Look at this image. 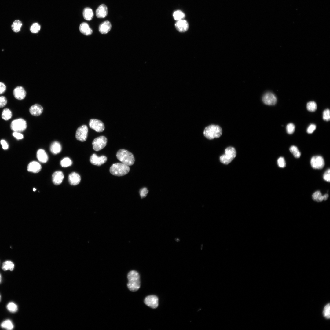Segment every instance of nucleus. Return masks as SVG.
<instances>
[{
    "label": "nucleus",
    "instance_id": "obj_40",
    "mask_svg": "<svg viewBox=\"0 0 330 330\" xmlns=\"http://www.w3.org/2000/svg\"><path fill=\"white\" fill-rule=\"evenodd\" d=\"M323 118L324 120L328 121L330 120V111L328 109L325 110L323 112Z\"/></svg>",
    "mask_w": 330,
    "mask_h": 330
},
{
    "label": "nucleus",
    "instance_id": "obj_51",
    "mask_svg": "<svg viewBox=\"0 0 330 330\" xmlns=\"http://www.w3.org/2000/svg\"><path fill=\"white\" fill-rule=\"evenodd\" d=\"M1 295H0V300H1Z\"/></svg>",
    "mask_w": 330,
    "mask_h": 330
},
{
    "label": "nucleus",
    "instance_id": "obj_1",
    "mask_svg": "<svg viewBox=\"0 0 330 330\" xmlns=\"http://www.w3.org/2000/svg\"><path fill=\"white\" fill-rule=\"evenodd\" d=\"M128 282L127 284L128 289L131 291L135 292L138 290L140 287V276L138 273L135 270H132L128 274Z\"/></svg>",
    "mask_w": 330,
    "mask_h": 330
},
{
    "label": "nucleus",
    "instance_id": "obj_9",
    "mask_svg": "<svg viewBox=\"0 0 330 330\" xmlns=\"http://www.w3.org/2000/svg\"><path fill=\"white\" fill-rule=\"evenodd\" d=\"M310 164L314 169H321L324 166L325 163L323 158L320 156H313L310 160Z\"/></svg>",
    "mask_w": 330,
    "mask_h": 330
},
{
    "label": "nucleus",
    "instance_id": "obj_46",
    "mask_svg": "<svg viewBox=\"0 0 330 330\" xmlns=\"http://www.w3.org/2000/svg\"><path fill=\"white\" fill-rule=\"evenodd\" d=\"M6 90V86L5 84L2 82H0V94L4 93Z\"/></svg>",
    "mask_w": 330,
    "mask_h": 330
},
{
    "label": "nucleus",
    "instance_id": "obj_42",
    "mask_svg": "<svg viewBox=\"0 0 330 330\" xmlns=\"http://www.w3.org/2000/svg\"><path fill=\"white\" fill-rule=\"evenodd\" d=\"M148 192L147 189L144 187L141 189L139 191L140 196L141 198L145 197Z\"/></svg>",
    "mask_w": 330,
    "mask_h": 330
},
{
    "label": "nucleus",
    "instance_id": "obj_14",
    "mask_svg": "<svg viewBox=\"0 0 330 330\" xmlns=\"http://www.w3.org/2000/svg\"><path fill=\"white\" fill-rule=\"evenodd\" d=\"M13 94L15 98L18 100H22L25 98L26 92L22 86H18L14 89Z\"/></svg>",
    "mask_w": 330,
    "mask_h": 330
},
{
    "label": "nucleus",
    "instance_id": "obj_36",
    "mask_svg": "<svg viewBox=\"0 0 330 330\" xmlns=\"http://www.w3.org/2000/svg\"><path fill=\"white\" fill-rule=\"evenodd\" d=\"M40 26L37 23H33L30 27L31 31L33 33H38L40 30Z\"/></svg>",
    "mask_w": 330,
    "mask_h": 330
},
{
    "label": "nucleus",
    "instance_id": "obj_17",
    "mask_svg": "<svg viewBox=\"0 0 330 330\" xmlns=\"http://www.w3.org/2000/svg\"><path fill=\"white\" fill-rule=\"evenodd\" d=\"M96 14L97 18H101L105 17L108 14L107 6L104 4L100 5L97 9Z\"/></svg>",
    "mask_w": 330,
    "mask_h": 330
},
{
    "label": "nucleus",
    "instance_id": "obj_19",
    "mask_svg": "<svg viewBox=\"0 0 330 330\" xmlns=\"http://www.w3.org/2000/svg\"><path fill=\"white\" fill-rule=\"evenodd\" d=\"M42 167L38 162L33 161L30 162L28 165L27 169L28 171L34 173L39 172L41 170Z\"/></svg>",
    "mask_w": 330,
    "mask_h": 330
},
{
    "label": "nucleus",
    "instance_id": "obj_44",
    "mask_svg": "<svg viewBox=\"0 0 330 330\" xmlns=\"http://www.w3.org/2000/svg\"><path fill=\"white\" fill-rule=\"evenodd\" d=\"M316 128V126L314 124H311L309 126L307 130V132L309 134L312 133Z\"/></svg>",
    "mask_w": 330,
    "mask_h": 330
},
{
    "label": "nucleus",
    "instance_id": "obj_7",
    "mask_svg": "<svg viewBox=\"0 0 330 330\" xmlns=\"http://www.w3.org/2000/svg\"><path fill=\"white\" fill-rule=\"evenodd\" d=\"M107 142V139L105 136H101L96 138L92 142L93 149L97 151L101 150L106 146Z\"/></svg>",
    "mask_w": 330,
    "mask_h": 330
},
{
    "label": "nucleus",
    "instance_id": "obj_11",
    "mask_svg": "<svg viewBox=\"0 0 330 330\" xmlns=\"http://www.w3.org/2000/svg\"><path fill=\"white\" fill-rule=\"evenodd\" d=\"M263 102L268 105H273L276 104L277 99L275 95L271 92L265 93L262 97Z\"/></svg>",
    "mask_w": 330,
    "mask_h": 330
},
{
    "label": "nucleus",
    "instance_id": "obj_28",
    "mask_svg": "<svg viewBox=\"0 0 330 330\" xmlns=\"http://www.w3.org/2000/svg\"><path fill=\"white\" fill-rule=\"evenodd\" d=\"M22 25V24L21 21L18 20H16L12 24V29L15 32H19L20 30Z\"/></svg>",
    "mask_w": 330,
    "mask_h": 330
},
{
    "label": "nucleus",
    "instance_id": "obj_35",
    "mask_svg": "<svg viewBox=\"0 0 330 330\" xmlns=\"http://www.w3.org/2000/svg\"><path fill=\"white\" fill-rule=\"evenodd\" d=\"M306 107L307 109L309 111L314 112L317 109V105L315 102L311 101L307 103Z\"/></svg>",
    "mask_w": 330,
    "mask_h": 330
},
{
    "label": "nucleus",
    "instance_id": "obj_16",
    "mask_svg": "<svg viewBox=\"0 0 330 330\" xmlns=\"http://www.w3.org/2000/svg\"><path fill=\"white\" fill-rule=\"evenodd\" d=\"M64 178V175L62 172L60 171H57L52 175V182L54 185H58L62 183Z\"/></svg>",
    "mask_w": 330,
    "mask_h": 330
},
{
    "label": "nucleus",
    "instance_id": "obj_38",
    "mask_svg": "<svg viewBox=\"0 0 330 330\" xmlns=\"http://www.w3.org/2000/svg\"><path fill=\"white\" fill-rule=\"evenodd\" d=\"M286 131L287 133L289 134H292L294 132L295 130V126L292 123H289L288 124L286 127Z\"/></svg>",
    "mask_w": 330,
    "mask_h": 330
},
{
    "label": "nucleus",
    "instance_id": "obj_41",
    "mask_svg": "<svg viewBox=\"0 0 330 330\" xmlns=\"http://www.w3.org/2000/svg\"><path fill=\"white\" fill-rule=\"evenodd\" d=\"M7 103V100L6 97L4 96L0 97V108L5 106Z\"/></svg>",
    "mask_w": 330,
    "mask_h": 330
},
{
    "label": "nucleus",
    "instance_id": "obj_8",
    "mask_svg": "<svg viewBox=\"0 0 330 330\" xmlns=\"http://www.w3.org/2000/svg\"><path fill=\"white\" fill-rule=\"evenodd\" d=\"M88 128L86 125H82L78 128L76 131V139L82 142L86 141L88 136Z\"/></svg>",
    "mask_w": 330,
    "mask_h": 330
},
{
    "label": "nucleus",
    "instance_id": "obj_4",
    "mask_svg": "<svg viewBox=\"0 0 330 330\" xmlns=\"http://www.w3.org/2000/svg\"><path fill=\"white\" fill-rule=\"evenodd\" d=\"M130 170L129 166L123 163H116L111 166L109 170L113 175L121 176L127 174Z\"/></svg>",
    "mask_w": 330,
    "mask_h": 330
},
{
    "label": "nucleus",
    "instance_id": "obj_26",
    "mask_svg": "<svg viewBox=\"0 0 330 330\" xmlns=\"http://www.w3.org/2000/svg\"><path fill=\"white\" fill-rule=\"evenodd\" d=\"M14 268V263L11 261H6L4 262L2 264V270L4 271L6 270L13 271Z\"/></svg>",
    "mask_w": 330,
    "mask_h": 330
},
{
    "label": "nucleus",
    "instance_id": "obj_5",
    "mask_svg": "<svg viewBox=\"0 0 330 330\" xmlns=\"http://www.w3.org/2000/svg\"><path fill=\"white\" fill-rule=\"evenodd\" d=\"M236 154L235 148L233 147H229L226 149L224 154L220 156V161L223 164H228L235 157Z\"/></svg>",
    "mask_w": 330,
    "mask_h": 330
},
{
    "label": "nucleus",
    "instance_id": "obj_2",
    "mask_svg": "<svg viewBox=\"0 0 330 330\" xmlns=\"http://www.w3.org/2000/svg\"><path fill=\"white\" fill-rule=\"evenodd\" d=\"M116 156L117 159L122 163L128 166L133 165L135 161L133 155L128 151L121 149L117 152Z\"/></svg>",
    "mask_w": 330,
    "mask_h": 330
},
{
    "label": "nucleus",
    "instance_id": "obj_47",
    "mask_svg": "<svg viewBox=\"0 0 330 330\" xmlns=\"http://www.w3.org/2000/svg\"><path fill=\"white\" fill-rule=\"evenodd\" d=\"M0 143L2 145V148L4 149H7L8 148V145L5 140L2 139L0 141Z\"/></svg>",
    "mask_w": 330,
    "mask_h": 330
},
{
    "label": "nucleus",
    "instance_id": "obj_6",
    "mask_svg": "<svg viewBox=\"0 0 330 330\" xmlns=\"http://www.w3.org/2000/svg\"><path fill=\"white\" fill-rule=\"evenodd\" d=\"M27 127L26 122L22 118H18L13 120L10 124L11 130L15 132H21L24 131Z\"/></svg>",
    "mask_w": 330,
    "mask_h": 330
},
{
    "label": "nucleus",
    "instance_id": "obj_25",
    "mask_svg": "<svg viewBox=\"0 0 330 330\" xmlns=\"http://www.w3.org/2000/svg\"><path fill=\"white\" fill-rule=\"evenodd\" d=\"M83 16L84 19L87 20H91L94 16V13L92 9L89 8H85L83 12Z\"/></svg>",
    "mask_w": 330,
    "mask_h": 330
},
{
    "label": "nucleus",
    "instance_id": "obj_21",
    "mask_svg": "<svg viewBox=\"0 0 330 330\" xmlns=\"http://www.w3.org/2000/svg\"><path fill=\"white\" fill-rule=\"evenodd\" d=\"M111 27L112 25L110 22L107 20L102 22L100 25L99 30L101 33L106 34L110 30Z\"/></svg>",
    "mask_w": 330,
    "mask_h": 330
},
{
    "label": "nucleus",
    "instance_id": "obj_23",
    "mask_svg": "<svg viewBox=\"0 0 330 330\" xmlns=\"http://www.w3.org/2000/svg\"><path fill=\"white\" fill-rule=\"evenodd\" d=\"M37 157L39 161L42 163H46L48 159L47 154L45 150L42 149H39L38 150Z\"/></svg>",
    "mask_w": 330,
    "mask_h": 330
},
{
    "label": "nucleus",
    "instance_id": "obj_24",
    "mask_svg": "<svg viewBox=\"0 0 330 330\" xmlns=\"http://www.w3.org/2000/svg\"><path fill=\"white\" fill-rule=\"evenodd\" d=\"M61 150V144L57 141L53 142L50 146V150L54 154H57L59 153Z\"/></svg>",
    "mask_w": 330,
    "mask_h": 330
},
{
    "label": "nucleus",
    "instance_id": "obj_30",
    "mask_svg": "<svg viewBox=\"0 0 330 330\" xmlns=\"http://www.w3.org/2000/svg\"><path fill=\"white\" fill-rule=\"evenodd\" d=\"M312 198L314 201L317 202H321L324 200V195L323 196L319 191L315 192L313 194Z\"/></svg>",
    "mask_w": 330,
    "mask_h": 330
},
{
    "label": "nucleus",
    "instance_id": "obj_20",
    "mask_svg": "<svg viewBox=\"0 0 330 330\" xmlns=\"http://www.w3.org/2000/svg\"><path fill=\"white\" fill-rule=\"evenodd\" d=\"M29 111L32 115L38 116L42 113L43 108L41 105L38 104H35L30 107Z\"/></svg>",
    "mask_w": 330,
    "mask_h": 330
},
{
    "label": "nucleus",
    "instance_id": "obj_10",
    "mask_svg": "<svg viewBox=\"0 0 330 330\" xmlns=\"http://www.w3.org/2000/svg\"><path fill=\"white\" fill-rule=\"evenodd\" d=\"M90 127L98 132L103 131L105 128L104 123L101 121L96 119H91L89 122Z\"/></svg>",
    "mask_w": 330,
    "mask_h": 330
},
{
    "label": "nucleus",
    "instance_id": "obj_48",
    "mask_svg": "<svg viewBox=\"0 0 330 330\" xmlns=\"http://www.w3.org/2000/svg\"><path fill=\"white\" fill-rule=\"evenodd\" d=\"M328 196H329L328 195V194H326L324 195V201L328 199Z\"/></svg>",
    "mask_w": 330,
    "mask_h": 330
},
{
    "label": "nucleus",
    "instance_id": "obj_13",
    "mask_svg": "<svg viewBox=\"0 0 330 330\" xmlns=\"http://www.w3.org/2000/svg\"><path fill=\"white\" fill-rule=\"evenodd\" d=\"M144 302L148 306L153 309L156 308L158 306V299L154 295H149L145 298Z\"/></svg>",
    "mask_w": 330,
    "mask_h": 330
},
{
    "label": "nucleus",
    "instance_id": "obj_34",
    "mask_svg": "<svg viewBox=\"0 0 330 330\" xmlns=\"http://www.w3.org/2000/svg\"><path fill=\"white\" fill-rule=\"evenodd\" d=\"M72 164V162L71 160L68 157L63 158L60 162L61 165L62 167H64L70 166Z\"/></svg>",
    "mask_w": 330,
    "mask_h": 330
},
{
    "label": "nucleus",
    "instance_id": "obj_33",
    "mask_svg": "<svg viewBox=\"0 0 330 330\" xmlns=\"http://www.w3.org/2000/svg\"><path fill=\"white\" fill-rule=\"evenodd\" d=\"M6 308L9 311L12 313H15L18 310L17 305L13 302H9L7 305Z\"/></svg>",
    "mask_w": 330,
    "mask_h": 330
},
{
    "label": "nucleus",
    "instance_id": "obj_32",
    "mask_svg": "<svg viewBox=\"0 0 330 330\" xmlns=\"http://www.w3.org/2000/svg\"><path fill=\"white\" fill-rule=\"evenodd\" d=\"M289 150L295 158H298L300 157L301 155V153L296 146L293 145L291 146L289 148Z\"/></svg>",
    "mask_w": 330,
    "mask_h": 330
},
{
    "label": "nucleus",
    "instance_id": "obj_39",
    "mask_svg": "<svg viewBox=\"0 0 330 330\" xmlns=\"http://www.w3.org/2000/svg\"><path fill=\"white\" fill-rule=\"evenodd\" d=\"M278 166L281 168H284L286 166V162L284 158L282 157H279L277 160Z\"/></svg>",
    "mask_w": 330,
    "mask_h": 330
},
{
    "label": "nucleus",
    "instance_id": "obj_18",
    "mask_svg": "<svg viewBox=\"0 0 330 330\" xmlns=\"http://www.w3.org/2000/svg\"><path fill=\"white\" fill-rule=\"evenodd\" d=\"M68 178L69 183L73 185H77L81 181V177L79 175L75 172L70 173L68 176Z\"/></svg>",
    "mask_w": 330,
    "mask_h": 330
},
{
    "label": "nucleus",
    "instance_id": "obj_50",
    "mask_svg": "<svg viewBox=\"0 0 330 330\" xmlns=\"http://www.w3.org/2000/svg\"><path fill=\"white\" fill-rule=\"evenodd\" d=\"M36 190V189H35V188H33V191H35V190Z\"/></svg>",
    "mask_w": 330,
    "mask_h": 330
},
{
    "label": "nucleus",
    "instance_id": "obj_27",
    "mask_svg": "<svg viewBox=\"0 0 330 330\" xmlns=\"http://www.w3.org/2000/svg\"><path fill=\"white\" fill-rule=\"evenodd\" d=\"M1 326L2 328L8 330H12L14 327L12 321L9 319H7L4 321L1 324Z\"/></svg>",
    "mask_w": 330,
    "mask_h": 330
},
{
    "label": "nucleus",
    "instance_id": "obj_43",
    "mask_svg": "<svg viewBox=\"0 0 330 330\" xmlns=\"http://www.w3.org/2000/svg\"><path fill=\"white\" fill-rule=\"evenodd\" d=\"M330 169H328L324 173L323 176V179L325 181L329 182L330 181Z\"/></svg>",
    "mask_w": 330,
    "mask_h": 330
},
{
    "label": "nucleus",
    "instance_id": "obj_29",
    "mask_svg": "<svg viewBox=\"0 0 330 330\" xmlns=\"http://www.w3.org/2000/svg\"><path fill=\"white\" fill-rule=\"evenodd\" d=\"M12 116V113L11 110L8 108L4 109L2 114V118L5 120H8L10 119Z\"/></svg>",
    "mask_w": 330,
    "mask_h": 330
},
{
    "label": "nucleus",
    "instance_id": "obj_49",
    "mask_svg": "<svg viewBox=\"0 0 330 330\" xmlns=\"http://www.w3.org/2000/svg\"><path fill=\"white\" fill-rule=\"evenodd\" d=\"M1 274H0V283L1 282Z\"/></svg>",
    "mask_w": 330,
    "mask_h": 330
},
{
    "label": "nucleus",
    "instance_id": "obj_31",
    "mask_svg": "<svg viewBox=\"0 0 330 330\" xmlns=\"http://www.w3.org/2000/svg\"><path fill=\"white\" fill-rule=\"evenodd\" d=\"M173 16L174 20L178 21L183 20L185 17V15L181 10H178L174 13Z\"/></svg>",
    "mask_w": 330,
    "mask_h": 330
},
{
    "label": "nucleus",
    "instance_id": "obj_37",
    "mask_svg": "<svg viewBox=\"0 0 330 330\" xmlns=\"http://www.w3.org/2000/svg\"><path fill=\"white\" fill-rule=\"evenodd\" d=\"M323 314L324 316L327 319H329L330 317V304H328L326 305L324 308L323 312Z\"/></svg>",
    "mask_w": 330,
    "mask_h": 330
},
{
    "label": "nucleus",
    "instance_id": "obj_22",
    "mask_svg": "<svg viewBox=\"0 0 330 330\" xmlns=\"http://www.w3.org/2000/svg\"><path fill=\"white\" fill-rule=\"evenodd\" d=\"M79 29L82 33L86 36L90 35L93 32L88 24L85 22L82 23L80 24Z\"/></svg>",
    "mask_w": 330,
    "mask_h": 330
},
{
    "label": "nucleus",
    "instance_id": "obj_15",
    "mask_svg": "<svg viewBox=\"0 0 330 330\" xmlns=\"http://www.w3.org/2000/svg\"><path fill=\"white\" fill-rule=\"evenodd\" d=\"M175 26L176 29L181 32L186 31L189 28L188 22L183 20L177 21L175 24Z\"/></svg>",
    "mask_w": 330,
    "mask_h": 330
},
{
    "label": "nucleus",
    "instance_id": "obj_45",
    "mask_svg": "<svg viewBox=\"0 0 330 330\" xmlns=\"http://www.w3.org/2000/svg\"><path fill=\"white\" fill-rule=\"evenodd\" d=\"M12 134L14 137L18 140L22 139L24 138L23 134L20 132H14Z\"/></svg>",
    "mask_w": 330,
    "mask_h": 330
},
{
    "label": "nucleus",
    "instance_id": "obj_3",
    "mask_svg": "<svg viewBox=\"0 0 330 330\" xmlns=\"http://www.w3.org/2000/svg\"><path fill=\"white\" fill-rule=\"evenodd\" d=\"M222 134V129L218 125H210L206 127L204 131V136L207 138L211 140L219 138Z\"/></svg>",
    "mask_w": 330,
    "mask_h": 330
},
{
    "label": "nucleus",
    "instance_id": "obj_12",
    "mask_svg": "<svg viewBox=\"0 0 330 330\" xmlns=\"http://www.w3.org/2000/svg\"><path fill=\"white\" fill-rule=\"evenodd\" d=\"M107 160V157L104 155L97 156L95 154H93L90 157V161L94 165L100 166L105 163Z\"/></svg>",
    "mask_w": 330,
    "mask_h": 330
}]
</instances>
